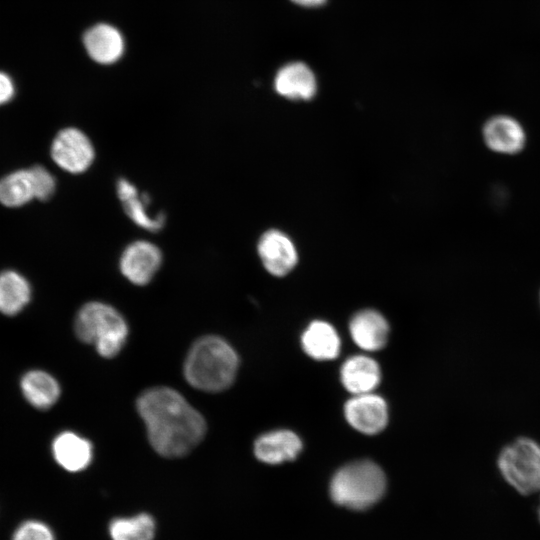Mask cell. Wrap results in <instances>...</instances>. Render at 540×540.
<instances>
[{
  "instance_id": "cell-1",
  "label": "cell",
  "mask_w": 540,
  "mask_h": 540,
  "mask_svg": "<svg viewBox=\"0 0 540 540\" xmlns=\"http://www.w3.org/2000/svg\"><path fill=\"white\" fill-rule=\"evenodd\" d=\"M149 441L164 457H182L203 439L206 423L202 415L177 391L153 387L137 400Z\"/></svg>"
},
{
  "instance_id": "cell-2",
  "label": "cell",
  "mask_w": 540,
  "mask_h": 540,
  "mask_svg": "<svg viewBox=\"0 0 540 540\" xmlns=\"http://www.w3.org/2000/svg\"><path fill=\"white\" fill-rule=\"evenodd\" d=\"M238 362L235 350L224 339L202 337L194 343L186 357L184 376L191 386L199 390L222 391L234 381Z\"/></svg>"
},
{
  "instance_id": "cell-3",
  "label": "cell",
  "mask_w": 540,
  "mask_h": 540,
  "mask_svg": "<svg viewBox=\"0 0 540 540\" xmlns=\"http://www.w3.org/2000/svg\"><path fill=\"white\" fill-rule=\"evenodd\" d=\"M386 489L381 468L371 461H357L342 467L330 485L332 500L353 510H363L379 501Z\"/></svg>"
},
{
  "instance_id": "cell-4",
  "label": "cell",
  "mask_w": 540,
  "mask_h": 540,
  "mask_svg": "<svg viewBox=\"0 0 540 540\" xmlns=\"http://www.w3.org/2000/svg\"><path fill=\"white\" fill-rule=\"evenodd\" d=\"M75 332L82 342L94 344L102 357L111 358L122 349L128 327L123 316L112 306L89 302L76 316Z\"/></svg>"
},
{
  "instance_id": "cell-5",
  "label": "cell",
  "mask_w": 540,
  "mask_h": 540,
  "mask_svg": "<svg viewBox=\"0 0 540 540\" xmlns=\"http://www.w3.org/2000/svg\"><path fill=\"white\" fill-rule=\"evenodd\" d=\"M503 480L519 494L540 492V443L520 436L504 446L496 460Z\"/></svg>"
},
{
  "instance_id": "cell-6",
  "label": "cell",
  "mask_w": 540,
  "mask_h": 540,
  "mask_svg": "<svg viewBox=\"0 0 540 540\" xmlns=\"http://www.w3.org/2000/svg\"><path fill=\"white\" fill-rule=\"evenodd\" d=\"M90 139L77 128L61 130L53 140L51 157L63 170L77 174L87 170L94 160Z\"/></svg>"
},
{
  "instance_id": "cell-7",
  "label": "cell",
  "mask_w": 540,
  "mask_h": 540,
  "mask_svg": "<svg viewBox=\"0 0 540 540\" xmlns=\"http://www.w3.org/2000/svg\"><path fill=\"white\" fill-rule=\"evenodd\" d=\"M161 263L160 249L153 243L139 240L125 248L119 266L121 273L130 282L145 285L153 278Z\"/></svg>"
},
{
  "instance_id": "cell-8",
  "label": "cell",
  "mask_w": 540,
  "mask_h": 540,
  "mask_svg": "<svg viewBox=\"0 0 540 540\" xmlns=\"http://www.w3.org/2000/svg\"><path fill=\"white\" fill-rule=\"evenodd\" d=\"M344 412L349 424L364 434L379 433L387 425V405L372 392L354 395L346 402Z\"/></svg>"
},
{
  "instance_id": "cell-9",
  "label": "cell",
  "mask_w": 540,
  "mask_h": 540,
  "mask_svg": "<svg viewBox=\"0 0 540 540\" xmlns=\"http://www.w3.org/2000/svg\"><path fill=\"white\" fill-rule=\"evenodd\" d=\"M257 249L265 269L274 276L286 275L298 260L292 240L279 230L266 231L259 239Z\"/></svg>"
},
{
  "instance_id": "cell-10",
  "label": "cell",
  "mask_w": 540,
  "mask_h": 540,
  "mask_svg": "<svg viewBox=\"0 0 540 540\" xmlns=\"http://www.w3.org/2000/svg\"><path fill=\"white\" fill-rule=\"evenodd\" d=\"M483 136L487 146L499 153L515 154L525 144V132L520 123L505 115L489 119L483 127Z\"/></svg>"
},
{
  "instance_id": "cell-11",
  "label": "cell",
  "mask_w": 540,
  "mask_h": 540,
  "mask_svg": "<svg viewBox=\"0 0 540 540\" xmlns=\"http://www.w3.org/2000/svg\"><path fill=\"white\" fill-rule=\"evenodd\" d=\"M302 449L300 438L289 430H276L261 435L254 444L255 456L267 464H280L295 459Z\"/></svg>"
},
{
  "instance_id": "cell-12",
  "label": "cell",
  "mask_w": 540,
  "mask_h": 540,
  "mask_svg": "<svg viewBox=\"0 0 540 540\" xmlns=\"http://www.w3.org/2000/svg\"><path fill=\"white\" fill-rule=\"evenodd\" d=\"M52 453L57 464L68 472H80L91 463V443L76 433H60L52 443Z\"/></svg>"
},
{
  "instance_id": "cell-13",
  "label": "cell",
  "mask_w": 540,
  "mask_h": 540,
  "mask_svg": "<svg viewBox=\"0 0 540 540\" xmlns=\"http://www.w3.org/2000/svg\"><path fill=\"white\" fill-rule=\"evenodd\" d=\"M83 42L88 55L100 64L116 62L124 52L121 33L108 24H97L86 31Z\"/></svg>"
},
{
  "instance_id": "cell-14",
  "label": "cell",
  "mask_w": 540,
  "mask_h": 540,
  "mask_svg": "<svg viewBox=\"0 0 540 540\" xmlns=\"http://www.w3.org/2000/svg\"><path fill=\"white\" fill-rule=\"evenodd\" d=\"M350 333L360 348L367 351H377L383 348L387 342L389 326L380 313L374 310H364L352 318Z\"/></svg>"
},
{
  "instance_id": "cell-15",
  "label": "cell",
  "mask_w": 540,
  "mask_h": 540,
  "mask_svg": "<svg viewBox=\"0 0 540 540\" xmlns=\"http://www.w3.org/2000/svg\"><path fill=\"white\" fill-rule=\"evenodd\" d=\"M278 94L293 100H309L316 93V79L313 72L303 63H290L282 67L275 77Z\"/></svg>"
},
{
  "instance_id": "cell-16",
  "label": "cell",
  "mask_w": 540,
  "mask_h": 540,
  "mask_svg": "<svg viewBox=\"0 0 540 540\" xmlns=\"http://www.w3.org/2000/svg\"><path fill=\"white\" fill-rule=\"evenodd\" d=\"M381 372L377 362L367 356H353L341 368V381L354 395L371 393L379 384Z\"/></svg>"
},
{
  "instance_id": "cell-17",
  "label": "cell",
  "mask_w": 540,
  "mask_h": 540,
  "mask_svg": "<svg viewBox=\"0 0 540 540\" xmlns=\"http://www.w3.org/2000/svg\"><path fill=\"white\" fill-rule=\"evenodd\" d=\"M117 194L124 211L135 224L153 232L163 227L165 215L160 213L152 216L148 212L149 197L146 194L139 195L132 183L126 179L118 180Z\"/></svg>"
},
{
  "instance_id": "cell-18",
  "label": "cell",
  "mask_w": 540,
  "mask_h": 540,
  "mask_svg": "<svg viewBox=\"0 0 540 540\" xmlns=\"http://www.w3.org/2000/svg\"><path fill=\"white\" fill-rule=\"evenodd\" d=\"M20 388L26 401L38 409L52 407L60 396L57 380L42 370H31L23 375Z\"/></svg>"
},
{
  "instance_id": "cell-19",
  "label": "cell",
  "mask_w": 540,
  "mask_h": 540,
  "mask_svg": "<svg viewBox=\"0 0 540 540\" xmlns=\"http://www.w3.org/2000/svg\"><path fill=\"white\" fill-rule=\"evenodd\" d=\"M301 341L304 351L313 359L331 360L339 354V336L327 322H312L304 331Z\"/></svg>"
},
{
  "instance_id": "cell-20",
  "label": "cell",
  "mask_w": 540,
  "mask_h": 540,
  "mask_svg": "<svg viewBox=\"0 0 540 540\" xmlns=\"http://www.w3.org/2000/svg\"><path fill=\"white\" fill-rule=\"evenodd\" d=\"M31 288L18 272L7 270L0 273V312L14 316L29 303Z\"/></svg>"
},
{
  "instance_id": "cell-21",
  "label": "cell",
  "mask_w": 540,
  "mask_h": 540,
  "mask_svg": "<svg viewBox=\"0 0 540 540\" xmlns=\"http://www.w3.org/2000/svg\"><path fill=\"white\" fill-rule=\"evenodd\" d=\"M155 532L154 518L147 513L115 518L109 524L112 540H153Z\"/></svg>"
},
{
  "instance_id": "cell-22",
  "label": "cell",
  "mask_w": 540,
  "mask_h": 540,
  "mask_svg": "<svg viewBox=\"0 0 540 540\" xmlns=\"http://www.w3.org/2000/svg\"><path fill=\"white\" fill-rule=\"evenodd\" d=\"M34 196L29 169L17 170L0 180V202L7 207H19Z\"/></svg>"
},
{
  "instance_id": "cell-23",
  "label": "cell",
  "mask_w": 540,
  "mask_h": 540,
  "mask_svg": "<svg viewBox=\"0 0 540 540\" xmlns=\"http://www.w3.org/2000/svg\"><path fill=\"white\" fill-rule=\"evenodd\" d=\"M11 540H56L53 529L39 519H26L12 532Z\"/></svg>"
},
{
  "instance_id": "cell-24",
  "label": "cell",
  "mask_w": 540,
  "mask_h": 540,
  "mask_svg": "<svg viewBox=\"0 0 540 540\" xmlns=\"http://www.w3.org/2000/svg\"><path fill=\"white\" fill-rule=\"evenodd\" d=\"M32 179L34 196L38 200H48L55 191L56 182L53 175L43 166L35 165L29 168Z\"/></svg>"
},
{
  "instance_id": "cell-25",
  "label": "cell",
  "mask_w": 540,
  "mask_h": 540,
  "mask_svg": "<svg viewBox=\"0 0 540 540\" xmlns=\"http://www.w3.org/2000/svg\"><path fill=\"white\" fill-rule=\"evenodd\" d=\"M15 87L12 79L4 72H0V105L9 102L14 96Z\"/></svg>"
},
{
  "instance_id": "cell-26",
  "label": "cell",
  "mask_w": 540,
  "mask_h": 540,
  "mask_svg": "<svg viewBox=\"0 0 540 540\" xmlns=\"http://www.w3.org/2000/svg\"><path fill=\"white\" fill-rule=\"evenodd\" d=\"M291 1L295 2L298 5L306 6V7L319 6L325 2V0H291Z\"/></svg>"
},
{
  "instance_id": "cell-27",
  "label": "cell",
  "mask_w": 540,
  "mask_h": 540,
  "mask_svg": "<svg viewBox=\"0 0 540 540\" xmlns=\"http://www.w3.org/2000/svg\"><path fill=\"white\" fill-rule=\"evenodd\" d=\"M538 518H539V521H540V503H539V508H538Z\"/></svg>"
}]
</instances>
